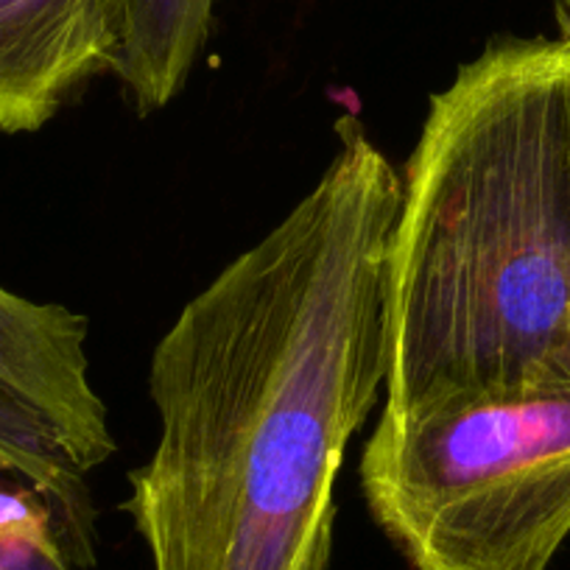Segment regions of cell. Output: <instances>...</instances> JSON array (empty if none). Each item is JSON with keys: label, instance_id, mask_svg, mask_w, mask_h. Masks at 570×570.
<instances>
[{"label": "cell", "instance_id": "6da1fadb", "mask_svg": "<svg viewBox=\"0 0 570 570\" xmlns=\"http://www.w3.org/2000/svg\"><path fill=\"white\" fill-rule=\"evenodd\" d=\"M400 194L342 115L314 188L157 342L160 440L126 501L151 570H331L336 475L386 383Z\"/></svg>", "mask_w": 570, "mask_h": 570}, {"label": "cell", "instance_id": "7a4b0ae2", "mask_svg": "<svg viewBox=\"0 0 570 570\" xmlns=\"http://www.w3.org/2000/svg\"><path fill=\"white\" fill-rule=\"evenodd\" d=\"M386 255L383 411L570 392V87L559 37H495L434 92Z\"/></svg>", "mask_w": 570, "mask_h": 570}, {"label": "cell", "instance_id": "3957f363", "mask_svg": "<svg viewBox=\"0 0 570 570\" xmlns=\"http://www.w3.org/2000/svg\"><path fill=\"white\" fill-rule=\"evenodd\" d=\"M361 490L414 570H548L570 537V392L381 411Z\"/></svg>", "mask_w": 570, "mask_h": 570}, {"label": "cell", "instance_id": "277c9868", "mask_svg": "<svg viewBox=\"0 0 570 570\" xmlns=\"http://www.w3.org/2000/svg\"><path fill=\"white\" fill-rule=\"evenodd\" d=\"M85 344V316L0 285V386L40 411L90 473L112 456L115 440L90 383Z\"/></svg>", "mask_w": 570, "mask_h": 570}, {"label": "cell", "instance_id": "5b68a950", "mask_svg": "<svg viewBox=\"0 0 570 570\" xmlns=\"http://www.w3.org/2000/svg\"><path fill=\"white\" fill-rule=\"evenodd\" d=\"M109 0H0V131H37L107 68Z\"/></svg>", "mask_w": 570, "mask_h": 570}, {"label": "cell", "instance_id": "8992f818", "mask_svg": "<svg viewBox=\"0 0 570 570\" xmlns=\"http://www.w3.org/2000/svg\"><path fill=\"white\" fill-rule=\"evenodd\" d=\"M216 0H109L107 68L140 115L179 96L210 35Z\"/></svg>", "mask_w": 570, "mask_h": 570}, {"label": "cell", "instance_id": "52a82bcc", "mask_svg": "<svg viewBox=\"0 0 570 570\" xmlns=\"http://www.w3.org/2000/svg\"><path fill=\"white\" fill-rule=\"evenodd\" d=\"M0 470L20 475L51 512L70 562H96V507L85 464L65 436L26 400L0 386Z\"/></svg>", "mask_w": 570, "mask_h": 570}, {"label": "cell", "instance_id": "ba28073f", "mask_svg": "<svg viewBox=\"0 0 570 570\" xmlns=\"http://www.w3.org/2000/svg\"><path fill=\"white\" fill-rule=\"evenodd\" d=\"M0 570H73L37 492H0Z\"/></svg>", "mask_w": 570, "mask_h": 570}, {"label": "cell", "instance_id": "9c48e42d", "mask_svg": "<svg viewBox=\"0 0 570 570\" xmlns=\"http://www.w3.org/2000/svg\"><path fill=\"white\" fill-rule=\"evenodd\" d=\"M553 18H557V37L559 42H562L564 68H568V87H570V0H557Z\"/></svg>", "mask_w": 570, "mask_h": 570}]
</instances>
